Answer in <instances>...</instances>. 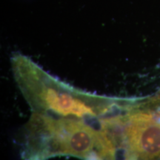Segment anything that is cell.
Wrapping results in <instances>:
<instances>
[{"label": "cell", "mask_w": 160, "mask_h": 160, "mask_svg": "<svg viewBox=\"0 0 160 160\" xmlns=\"http://www.w3.org/2000/svg\"><path fill=\"white\" fill-rule=\"evenodd\" d=\"M26 132L25 160H46L56 156L108 160L111 156V142L101 122L93 126L85 120L35 112Z\"/></svg>", "instance_id": "1"}, {"label": "cell", "mask_w": 160, "mask_h": 160, "mask_svg": "<svg viewBox=\"0 0 160 160\" xmlns=\"http://www.w3.org/2000/svg\"><path fill=\"white\" fill-rule=\"evenodd\" d=\"M16 80L35 112L82 120L125 111L127 101L89 95L59 82L35 66L20 65Z\"/></svg>", "instance_id": "2"}, {"label": "cell", "mask_w": 160, "mask_h": 160, "mask_svg": "<svg viewBox=\"0 0 160 160\" xmlns=\"http://www.w3.org/2000/svg\"><path fill=\"white\" fill-rule=\"evenodd\" d=\"M116 141L128 160H160V119L147 112L119 115Z\"/></svg>", "instance_id": "3"}]
</instances>
